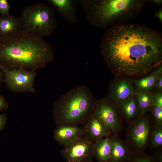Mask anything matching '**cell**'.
<instances>
[{"mask_svg":"<svg viewBox=\"0 0 162 162\" xmlns=\"http://www.w3.org/2000/svg\"><path fill=\"white\" fill-rule=\"evenodd\" d=\"M100 47L107 66L118 74H144L162 61L161 33L142 25L126 23L109 28Z\"/></svg>","mask_w":162,"mask_h":162,"instance_id":"obj_1","label":"cell"},{"mask_svg":"<svg viewBox=\"0 0 162 162\" xmlns=\"http://www.w3.org/2000/svg\"><path fill=\"white\" fill-rule=\"evenodd\" d=\"M54 58L50 44L23 30L8 37H0V66L8 69L36 71Z\"/></svg>","mask_w":162,"mask_h":162,"instance_id":"obj_2","label":"cell"},{"mask_svg":"<svg viewBox=\"0 0 162 162\" xmlns=\"http://www.w3.org/2000/svg\"><path fill=\"white\" fill-rule=\"evenodd\" d=\"M79 2L88 21L96 27L105 29L134 19L148 0H79Z\"/></svg>","mask_w":162,"mask_h":162,"instance_id":"obj_3","label":"cell"},{"mask_svg":"<svg viewBox=\"0 0 162 162\" xmlns=\"http://www.w3.org/2000/svg\"><path fill=\"white\" fill-rule=\"evenodd\" d=\"M98 101L86 86L69 90L54 103L56 124H82L93 115Z\"/></svg>","mask_w":162,"mask_h":162,"instance_id":"obj_4","label":"cell"},{"mask_svg":"<svg viewBox=\"0 0 162 162\" xmlns=\"http://www.w3.org/2000/svg\"><path fill=\"white\" fill-rule=\"evenodd\" d=\"M19 20L21 29L42 38L52 34L57 26L54 8L42 3L26 7Z\"/></svg>","mask_w":162,"mask_h":162,"instance_id":"obj_5","label":"cell"},{"mask_svg":"<svg viewBox=\"0 0 162 162\" xmlns=\"http://www.w3.org/2000/svg\"><path fill=\"white\" fill-rule=\"evenodd\" d=\"M151 129V122L147 116H141L131 122L127 131L125 142L132 154L144 153Z\"/></svg>","mask_w":162,"mask_h":162,"instance_id":"obj_6","label":"cell"},{"mask_svg":"<svg viewBox=\"0 0 162 162\" xmlns=\"http://www.w3.org/2000/svg\"><path fill=\"white\" fill-rule=\"evenodd\" d=\"M4 76V81L11 92L35 93L34 83L36 71L22 70H8L0 66Z\"/></svg>","mask_w":162,"mask_h":162,"instance_id":"obj_7","label":"cell"},{"mask_svg":"<svg viewBox=\"0 0 162 162\" xmlns=\"http://www.w3.org/2000/svg\"><path fill=\"white\" fill-rule=\"evenodd\" d=\"M94 143L83 136L64 146L60 153L66 162H93Z\"/></svg>","mask_w":162,"mask_h":162,"instance_id":"obj_8","label":"cell"},{"mask_svg":"<svg viewBox=\"0 0 162 162\" xmlns=\"http://www.w3.org/2000/svg\"><path fill=\"white\" fill-rule=\"evenodd\" d=\"M93 115L104 126L110 135H118L122 128V124L117 112L108 100H98Z\"/></svg>","mask_w":162,"mask_h":162,"instance_id":"obj_9","label":"cell"},{"mask_svg":"<svg viewBox=\"0 0 162 162\" xmlns=\"http://www.w3.org/2000/svg\"><path fill=\"white\" fill-rule=\"evenodd\" d=\"M83 136L82 128L76 125H57L53 132L54 140L58 144L64 146Z\"/></svg>","mask_w":162,"mask_h":162,"instance_id":"obj_10","label":"cell"},{"mask_svg":"<svg viewBox=\"0 0 162 162\" xmlns=\"http://www.w3.org/2000/svg\"><path fill=\"white\" fill-rule=\"evenodd\" d=\"M82 124L83 136L94 142L110 136L103 123L93 115Z\"/></svg>","mask_w":162,"mask_h":162,"instance_id":"obj_11","label":"cell"},{"mask_svg":"<svg viewBox=\"0 0 162 162\" xmlns=\"http://www.w3.org/2000/svg\"><path fill=\"white\" fill-rule=\"evenodd\" d=\"M55 7L60 15L67 22L76 24L80 21L77 15L79 0H48Z\"/></svg>","mask_w":162,"mask_h":162,"instance_id":"obj_12","label":"cell"},{"mask_svg":"<svg viewBox=\"0 0 162 162\" xmlns=\"http://www.w3.org/2000/svg\"><path fill=\"white\" fill-rule=\"evenodd\" d=\"M110 137L112 145L108 162H128L132 154L125 142L120 139L118 135Z\"/></svg>","mask_w":162,"mask_h":162,"instance_id":"obj_13","label":"cell"},{"mask_svg":"<svg viewBox=\"0 0 162 162\" xmlns=\"http://www.w3.org/2000/svg\"><path fill=\"white\" fill-rule=\"evenodd\" d=\"M135 93L131 81L127 79L122 78L113 85L110 95L112 99L118 105Z\"/></svg>","mask_w":162,"mask_h":162,"instance_id":"obj_14","label":"cell"},{"mask_svg":"<svg viewBox=\"0 0 162 162\" xmlns=\"http://www.w3.org/2000/svg\"><path fill=\"white\" fill-rule=\"evenodd\" d=\"M112 145L110 136H107L94 143V158L98 161L108 162Z\"/></svg>","mask_w":162,"mask_h":162,"instance_id":"obj_15","label":"cell"},{"mask_svg":"<svg viewBox=\"0 0 162 162\" xmlns=\"http://www.w3.org/2000/svg\"><path fill=\"white\" fill-rule=\"evenodd\" d=\"M21 29L19 18L10 15L0 16V37L10 36Z\"/></svg>","mask_w":162,"mask_h":162,"instance_id":"obj_16","label":"cell"},{"mask_svg":"<svg viewBox=\"0 0 162 162\" xmlns=\"http://www.w3.org/2000/svg\"><path fill=\"white\" fill-rule=\"evenodd\" d=\"M124 117L128 120L134 118L139 110L134 94L118 104Z\"/></svg>","mask_w":162,"mask_h":162,"instance_id":"obj_17","label":"cell"},{"mask_svg":"<svg viewBox=\"0 0 162 162\" xmlns=\"http://www.w3.org/2000/svg\"><path fill=\"white\" fill-rule=\"evenodd\" d=\"M162 73V67L161 64L154 71L146 77L136 80L135 84L137 91H148L155 86L157 78Z\"/></svg>","mask_w":162,"mask_h":162,"instance_id":"obj_18","label":"cell"},{"mask_svg":"<svg viewBox=\"0 0 162 162\" xmlns=\"http://www.w3.org/2000/svg\"><path fill=\"white\" fill-rule=\"evenodd\" d=\"M136 96L139 110L142 116L153 105V94L148 91H138Z\"/></svg>","mask_w":162,"mask_h":162,"instance_id":"obj_19","label":"cell"},{"mask_svg":"<svg viewBox=\"0 0 162 162\" xmlns=\"http://www.w3.org/2000/svg\"><path fill=\"white\" fill-rule=\"evenodd\" d=\"M154 124L151 129L149 141L153 148L161 147L162 145V126Z\"/></svg>","mask_w":162,"mask_h":162,"instance_id":"obj_20","label":"cell"},{"mask_svg":"<svg viewBox=\"0 0 162 162\" xmlns=\"http://www.w3.org/2000/svg\"><path fill=\"white\" fill-rule=\"evenodd\" d=\"M128 162H162L156 156L149 155L144 153L137 154H132Z\"/></svg>","mask_w":162,"mask_h":162,"instance_id":"obj_21","label":"cell"},{"mask_svg":"<svg viewBox=\"0 0 162 162\" xmlns=\"http://www.w3.org/2000/svg\"><path fill=\"white\" fill-rule=\"evenodd\" d=\"M152 112L154 121V124L162 126V107L153 105Z\"/></svg>","mask_w":162,"mask_h":162,"instance_id":"obj_22","label":"cell"},{"mask_svg":"<svg viewBox=\"0 0 162 162\" xmlns=\"http://www.w3.org/2000/svg\"><path fill=\"white\" fill-rule=\"evenodd\" d=\"M10 6L7 0H0V13L1 16L10 15Z\"/></svg>","mask_w":162,"mask_h":162,"instance_id":"obj_23","label":"cell"},{"mask_svg":"<svg viewBox=\"0 0 162 162\" xmlns=\"http://www.w3.org/2000/svg\"><path fill=\"white\" fill-rule=\"evenodd\" d=\"M153 105L162 107V94L161 93L153 94Z\"/></svg>","mask_w":162,"mask_h":162,"instance_id":"obj_24","label":"cell"},{"mask_svg":"<svg viewBox=\"0 0 162 162\" xmlns=\"http://www.w3.org/2000/svg\"><path fill=\"white\" fill-rule=\"evenodd\" d=\"M8 118L5 114H0V131L5 127L7 123Z\"/></svg>","mask_w":162,"mask_h":162,"instance_id":"obj_25","label":"cell"},{"mask_svg":"<svg viewBox=\"0 0 162 162\" xmlns=\"http://www.w3.org/2000/svg\"><path fill=\"white\" fill-rule=\"evenodd\" d=\"M8 107V102L4 96L0 94V111L5 110Z\"/></svg>","mask_w":162,"mask_h":162,"instance_id":"obj_26","label":"cell"},{"mask_svg":"<svg viewBox=\"0 0 162 162\" xmlns=\"http://www.w3.org/2000/svg\"><path fill=\"white\" fill-rule=\"evenodd\" d=\"M156 89L160 91L162 90V73L158 77L155 85Z\"/></svg>","mask_w":162,"mask_h":162,"instance_id":"obj_27","label":"cell"},{"mask_svg":"<svg viewBox=\"0 0 162 162\" xmlns=\"http://www.w3.org/2000/svg\"><path fill=\"white\" fill-rule=\"evenodd\" d=\"M154 16L158 19L161 23L162 22V9H159L155 13Z\"/></svg>","mask_w":162,"mask_h":162,"instance_id":"obj_28","label":"cell"},{"mask_svg":"<svg viewBox=\"0 0 162 162\" xmlns=\"http://www.w3.org/2000/svg\"><path fill=\"white\" fill-rule=\"evenodd\" d=\"M148 2L154 4L160 5L162 4L161 0H148Z\"/></svg>","mask_w":162,"mask_h":162,"instance_id":"obj_29","label":"cell"},{"mask_svg":"<svg viewBox=\"0 0 162 162\" xmlns=\"http://www.w3.org/2000/svg\"><path fill=\"white\" fill-rule=\"evenodd\" d=\"M2 72L0 69V87L3 81Z\"/></svg>","mask_w":162,"mask_h":162,"instance_id":"obj_30","label":"cell"},{"mask_svg":"<svg viewBox=\"0 0 162 162\" xmlns=\"http://www.w3.org/2000/svg\"><path fill=\"white\" fill-rule=\"evenodd\" d=\"M102 162V161H98L97 162Z\"/></svg>","mask_w":162,"mask_h":162,"instance_id":"obj_31","label":"cell"}]
</instances>
